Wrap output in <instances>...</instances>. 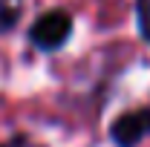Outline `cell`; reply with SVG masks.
Returning a JSON list of instances; mask_svg holds the SVG:
<instances>
[{
    "mask_svg": "<svg viewBox=\"0 0 150 147\" xmlns=\"http://www.w3.org/2000/svg\"><path fill=\"white\" fill-rule=\"evenodd\" d=\"M20 20V9L12 0H0V32H9Z\"/></svg>",
    "mask_w": 150,
    "mask_h": 147,
    "instance_id": "3",
    "label": "cell"
},
{
    "mask_svg": "<svg viewBox=\"0 0 150 147\" xmlns=\"http://www.w3.org/2000/svg\"><path fill=\"white\" fill-rule=\"evenodd\" d=\"M147 136H150V107L130 110L124 115H118L110 127V139L115 147H136Z\"/></svg>",
    "mask_w": 150,
    "mask_h": 147,
    "instance_id": "2",
    "label": "cell"
},
{
    "mask_svg": "<svg viewBox=\"0 0 150 147\" xmlns=\"http://www.w3.org/2000/svg\"><path fill=\"white\" fill-rule=\"evenodd\" d=\"M136 20H139V32L150 43V0H136Z\"/></svg>",
    "mask_w": 150,
    "mask_h": 147,
    "instance_id": "4",
    "label": "cell"
},
{
    "mask_svg": "<svg viewBox=\"0 0 150 147\" xmlns=\"http://www.w3.org/2000/svg\"><path fill=\"white\" fill-rule=\"evenodd\" d=\"M72 35V18L69 12L64 9H55V12H46L32 23V32H29V40L32 46L43 49V52H55L61 49Z\"/></svg>",
    "mask_w": 150,
    "mask_h": 147,
    "instance_id": "1",
    "label": "cell"
},
{
    "mask_svg": "<svg viewBox=\"0 0 150 147\" xmlns=\"http://www.w3.org/2000/svg\"><path fill=\"white\" fill-rule=\"evenodd\" d=\"M0 147H38V144H35V141H29V139H15V141L0 144Z\"/></svg>",
    "mask_w": 150,
    "mask_h": 147,
    "instance_id": "5",
    "label": "cell"
}]
</instances>
